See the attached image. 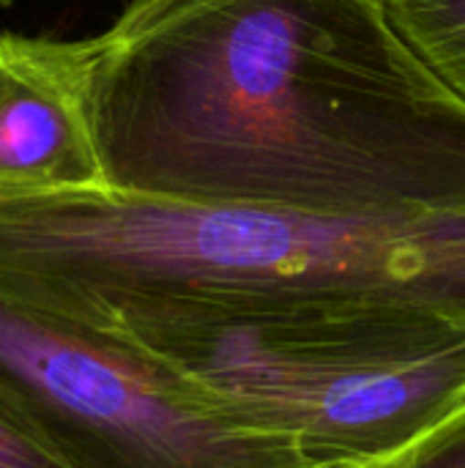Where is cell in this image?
Masks as SVG:
<instances>
[{
    "label": "cell",
    "instance_id": "1",
    "mask_svg": "<svg viewBox=\"0 0 465 468\" xmlns=\"http://www.w3.org/2000/svg\"><path fill=\"white\" fill-rule=\"evenodd\" d=\"M93 47L110 189L321 217L465 211V101L386 0H132Z\"/></svg>",
    "mask_w": 465,
    "mask_h": 468
},
{
    "label": "cell",
    "instance_id": "2",
    "mask_svg": "<svg viewBox=\"0 0 465 468\" xmlns=\"http://www.w3.org/2000/svg\"><path fill=\"white\" fill-rule=\"evenodd\" d=\"M0 291L140 359L238 326L304 348H465V211L321 217L110 186L0 195Z\"/></svg>",
    "mask_w": 465,
    "mask_h": 468
},
{
    "label": "cell",
    "instance_id": "3",
    "mask_svg": "<svg viewBox=\"0 0 465 468\" xmlns=\"http://www.w3.org/2000/svg\"><path fill=\"white\" fill-rule=\"evenodd\" d=\"M0 409L71 468H345L3 291Z\"/></svg>",
    "mask_w": 465,
    "mask_h": 468
},
{
    "label": "cell",
    "instance_id": "4",
    "mask_svg": "<svg viewBox=\"0 0 465 468\" xmlns=\"http://www.w3.org/2000/svg\"><path fill=\"white\" fill-rule=\"evenodd\" d=\"M143 362L211 409L345 468L384 466L465 411V348L375 356L222 326Z\"/></svg>",
    "mask_w": 465,
    "mask_h": 468
},
{
    "label": "cell",
    "instance_id": "5",
    "mask_svg": "<svg viewBox=\"0 0 465 468\" xmlns=\"http://www.w3.org/2000/svg\"><path fill=\"white\" fill-rule=\"evenodd\" d=\"M93 66V38L0 30V195L107 186Z\"/></svg>",
    "mask_w": 465,
    "mask_h": 468
},
{
    "label": "cell",
    "instance_id": "6",
    "mask_svg": "<svg viewBox=\"0 0 465 468\" xmlns=\"http://www.w3.org/2000/svg\"><path fill=\"white\" fill-rule=\"evenodd\" d=\"M417 55L465 101V0H386Z\"/></svg>",
    "mask_w": 465,
    "mask_h": 468
},
{
    "label": "cell",
    "instance_id": "7",
    "mask_svg": "<svg viewBox=\"0 0 465 468\" xmlns=\"http://www.w3.org/2000/svg\"><path fill=\"white\" fill-rule=\"evenodd\" d=\"M375 468H465V411L428 441Z\"/></svg>",
    "mask_w": 465,
    "mask_h": 468
},
{
    "label": "cell",
    "instance_id": "8",
    "mask_svg": "<svg viewBox=\"0 0 465 468\" xmlns=\"http://www.w3.org/2000/svg\"><path fill=\"white\" fill-rule=\"evenodd\" d=\"M0 468H71L0 409Z\"/></svg>",
    "mask_w": 465,
    "mask_h": 468
},
{
    "label": "cell",
    "instance_id": "9",
    "mask_svg": "<svg viewBox=\"0 0 465 468\" xmlns=\"http://www.w3.org/2000/svg\"><path fill=\"white\" fill-rule=\"evenodd\" d=\"M8 5H14V0H0V8H8Z\"/></svg>",
    "mask_w": 465,
    "mask_h": 468
}]
</instances>
